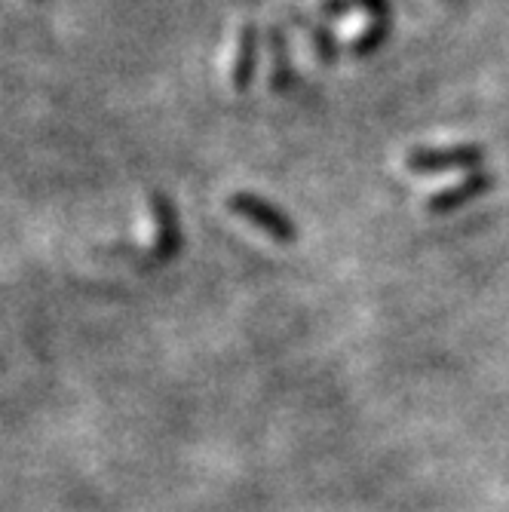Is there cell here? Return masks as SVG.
<instances>
[{"instance_id":"obj_3","label":"cell","mask_w":509,"mask_h":512,"mask_svg":"<svg viewBox=\"0 0 509 512\" xmlns=\"http://www.w3.org/2000/svg\"><path fill=\"white\" fill-rule=\"evenodd\" d=\"M485 163V148L479 145H454V148H418L405 157V169L414 175H436V172H454L470 169Z\"/></svg>"},{"instance_id":"obj_1","label":"cell","mask_w":509,"mask_h":512,"mask_svg":"<svg viewBox=\"0 0 509 512\" xmlns=\"http://www.w3.org/2000/svg\"><path fill=\"white\" fill-rule=\"evenodd\" d=\"M227 209L234 212L237 218L249 221L252 227H258L264 237H270L273 243H280V246H292L298 240V227L295 221L280 209V206H273L267 203L264 197H255L249 191H237V194H230L227 197Z\"/></svg>"},{"instance_id":"obj_10","label":"cell","mask_w":509,"mask_h":512,"mask_svg":"<svg viewBox=\"0 0 509 512\" xmlns=\"http://www.w3.org/2000/svg\"><path fill=\"white\" fill-rule=\"evenodd\" d=\"M350 10H356L353 0H322V4H319V13L326 16V19H341Z\"/></svg>"},{"instance_id":"obj_11","label":"cell","mask_w":509,"mask_h":512,"mask_svg":"<svg viewBox=\"0 0 509 512\" xmlns=\"http://www.w3.org/2000/svg\"><path fill=\"white\" fill-rule=\"evenodd\" d=\"M37 4H43V0H37Z\"/></svg>"},{"instance_id":"obj_9","label":"cell","mask_w":509,"mask_h":512,"mask_svg":"<svg viewBox=\"0 0 509 512\" xmlns=\"http://www.w3.org/2000/svg\"><path fill=\"white\" fill-rule=\"evenodd\" d=\"M359 10H365L372 19H393L390 0H353Z\"/></svg>"},{"instance_id":"obj_2","label":"cell","mask_w":509,"mask_h":512,"mask_svg":"<svg viewBox=\"0 0 509 512\" xmlns=\"http://www.w3.org/2000/svg\"><path fill=\"white\" fill-rule=\"evenodd\" d=\"M148 206H151V215H154V224H157V243L145 255V267H163L175 255H181V246H184L181 221H178V212H175L172 200L163 191H151Z\"/></svg>"},{"instance_id":"obj_6","label":"cell","mask_w":509,"mask_h":512,"mask_svg":"<svg viewBox=\"0 0 509 512\" xmlns=\"http://www.w3.org/2000/svg\"><path fill=\"white\" fill-rule=\"evenodd\" d=\"M267 50H270V86L276 92H286L295 83L292 59H289V43L280 28H270L267 34Z\"/></svg>"},{"instance_id":"obj_8","label":"cell","mask_w":509,"mask_h":512,"mask_svg":"<svg viewBox=\"0 0 509 512\" xmlns=\"http://www.w3.org/2000/svg\"><path fill=\"white\" fill-rule=\"evenodd\" d=\"M310 37H313V50H316V56H319L322 62H326V65H332V62L338 59V37H335L329 28H313Z\"/></svg>"},{"instance_id":"obj_5","label":"cell","mask_w":509,"mask_h":512,"mask_svg":"<svg viewBox=\"0 0 509 512\" xmlns=\"http://www.w3.org/2000/svg\"><path fill=\"white\" fill-rule=\"evenodd\" d=\"M258 28L255 22H243L240 34H237V56H234V68H230V86L234 92H246L255 80L258 71Z\"/></svg>"},{"instance_id":"obj_7","label":"cell","mask_w":509,"mask_h":512,"mask_svg":"<svg viewBox=\"0 0 509 512\" xmlns=\"http://www.w3.org/2000/svg\"><path fill=\"white\" fill-rule=\"evenodd\" d=\"M390 31H393V19H372V25H368V28L350 43V53H353L356 59L372 56L375 50H381V43L390 37Z\"/></svg>"},{"instance_id":"obj_4","label":"cell","mask_w":509,"mask_h":512,"mask_svg":"<svg viewBox=\"0 0 509 512\" xmlns=\"http://www.w3.org/2000/svg\"><path fill=\"white\" fill-rule=\"evenodd\" d=\"M491 188H494V178H491L488 172H479V169H476V172H470L464 181H457L454 188H445V191L433 194V197L427 200V212H430V215L454 212V209H460V206H467V203L485 197Z\"/></svg>"}]
</instances>
